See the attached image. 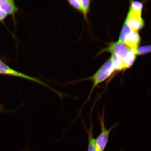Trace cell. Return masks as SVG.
Masks as SVG:
<instances>
[{
	"label": "cell",
	"instance_id": "cell-1",
	"mask_svg": "<svg viewBox=\"0 0 151 151\" xmlns=\"http://www.w3.org/2000/svg\"><path fill=\"white\" fill-rule=\"evenodd\" d=\"M116 71L113 67L112 58L111 57L100 68L99 70L91 76L83 79L82 80H79L72 83H69V84L76 83L80 81L88 80L92 81V86L91 90L87 99L83 105L81 109H82L83 107H84L86 103L89 101L94 90L98 85L106 80L107 79L109 78Z\"/></svg>",
	"mask_w": 151,
	"mask_h": 151
},
{
	"label": "cell",
	"instance_id": "cell-2",
	"mask_svg": "<svg viewBox=\"0 0 151 151\" xmlns=\"http://www.w3.org/2000/svg\"><path fill=\"white\" fill-rule=\"evenodd\" d=\"M0 75L19 77L25 80L31 81L32 82L37 83L48 88L56 94L58 93V91L49 86L46 83L35 77L30 76L29 75L24 74L19 71L15 70L6 65L1 59H0Z\"/></svg>",
	"mask_w": 151,
	"mask_h": 151
},
{
	"label": "cell",
	"instance_id": "cell-3",
	"mask_svg": "<svg viewBox=\"0 0 151 151\" xmlns=\"http://www.w3.org/2000/svg\"><path fill=\"white\" fill-rule=\"evenodd\" d=\"M119 41L135 50L141 41V37L137 32L132 31L126 22L122 28Z\"/></svg>",
	"mask_w": 151,
	"mask_h": 151
},
{
	"label": "cell",
	"instance_id": "cell-4",
	"mask_svg": "<svg viewBox=\"0 0 151 151\" xmlns=\"http://www.w3.org/2000/svg\"><path fill=\"white\" fill-rule=\"evenodd\" d=\"M104 108L101 116H99V119L101 124V133L97 138L95 139V143L98 151H104L107 146L109 141V134L111 131L116 127L117 124H114L109 129H107L105 124Z\"/></svg>",
	"mask_w": 151,
	"mask_h": 151
},
{
	"label": "cell",
	"instance_id": "cell-5",
	"mask_svg": "<svg viewBox=\"0 0 151 151\" xmlns=\"http://www.w3.org/2000/svg\"><path fill=\"white\" fill-rule=\"evenodd\" d=\"M132 49L121 41L111 43L107 48L102 50L103 52H109L119 57L124 61Z\"/></svg>",
	"mask_w": 151,
	"mask_h": 151
},
{
	"label": "cell",
	"instance_id": "cell-6",
	"mask_svg": "<svg viewBox=\"0 0 151 151\" xmlns=\"http://www.w3.org/2000/svg\"><path fill=\"white\" fill-rule=\"evenodd\" d=\"M142 11L129 10L125 22L132 31L137 32L145 25L141 17Z\"/></svg>",
	"mask_w": 151,
	"mask_h": 151
},
{
	"label": "cell",
	"instance_id": "cell-7",
	"mask_svg": "<svg viewBox=\"0 0 151 151\" xmlns=\"http://www.w3.org/2000/svg\"><path fill=\"white\" fill-rule=\"evenodd\" d=\"M0 9L4 11L7 15L14 17L18 12V8L13 0H0Z\"/></svg>",
	"mask_w": 151,
	"mask_h": 151
},
{
	"label": "cell",
	"instance_id": "cell-8",
	"mask_svg": "<svg viewBox=\"0 0 151 151\" xmlns=\"http://www.w3.org/2000/svg\"><path fill=\"white\" fill-rule=\"evenodd\" d=\"M94 105L91 110L90 116V127L88 129H86L88 138V151H98L96 147L95 139L93 135V125L92 120V114Z\"/></svg>",
	"mask_w": 151,
	"mask_h": 151
},
{
	"label": "cell",
	"instance_id": "cell-9",
	"mask_svg": "<svg viewBox=\"0 0 151 151\" xmlns=\"http://www.w3.org/2000/svg\"><path fill=\"white\" fill-rule=\"evenodd\" d=\"M111 58L116 72V71H121L126 69L124 62L119 57L114 54H112Z\"/></svg>",
	"mask_w": 151,
	"mask_h": 151
},
{
	"label": "cell",
	"instance_id": "cell-10",
	"mask_svg": "<svg viewBox=\"0 0 151 151\" xmlns=\"http://www.w3.org/2000/svg\"><path fill=\"white\" fill-rule=\"evenodd\" d=\"M82 8V14H83L85 19L87 18V15L89 12L90 1L89 0L84 1L80 0Z\"/></svg>",
	"mask_w": 151,
	"mask_h": 151
},
{
	"label": "cell",
	"instance_id": "cell-11",
	"mask_svg": "<svg viewBox=\"0 0 151 151\" xmlns=\"http://www.w3.org/2000/svg\"><path fill=\"white\" fill-rule=\"evenodd\" d=\"M151 52L150 45H147V46H142L140 47H138L135 50L136 54L138 55H142Z\"/></svg>",
	"mask_w": 151,
	"mask_h": 151
},
{
	"label": "cell",
	"instance_id": "cell-12",
	"mask_svg": "<svg viewBox=\"0 0 151 151\" xmlns=\"http://www.w3.org/2000/svg\"><path fill=\"white\" fill-rule=\"evenodd\" d=\"M143 5L142 3L137 1H131L129 10L142 11Z\"/></svg>",
	"mask_w": 151,
	"mask_h": 151
},
{
	"label": "cell",
	"instance_id": "cell-13",
	"mask_svg": "<svg viewBox=\"0 0 151 151\" xmlns=\"http://www.w3.org/2000/svg\"><path fill=\"white\" fill-rule=\"evenodd\" d=\"M67 1L71 6L82 13V6L80 0H69Z\"/></svg>",
	"mask_w": 151,
	"mask_h": 151
},
{
	"label": "cell",
	"instance_id": "cell-14",
	"mask_svg": "<svg viewBox=\"0 0 151 151\" xmlns=\"http://www.w3.org/2000/svg\"><path fill=\"white\" fill-rule=\"evenodd\" d=\"M7 16L6 13L0 9V22H3Z\"/></svg>",
	"mask_w": 151,
	"mask_h": 151
},
{
	"label": "cell",
	"instance_id": "cell-15",
	"mask_svg": "<svg viewBox=\"0 0 151 151\" xmlns=\"http://www.w3.org/2000/svg\"><path fill=\"white\" fill-rule=\"evenodd\" d=\"M5 111L4 106L2 104H0V114Z\"/></svg>",
	"mask_w": 151,
	"mask_h": 151
}]
</instances>
